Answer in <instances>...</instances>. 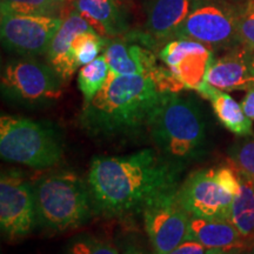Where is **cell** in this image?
<instances>
[{
	"mask_svg": "<svg viewBox=\"0 0 254 254\" xmlns=\"http://www.w3.org/2000/svg\"><path fill=\"white\" fill-rule=\"evenodd\" d=\"M183 165L153 150L122 157H97L88 173L93 208L106 217L142 213L164 196L176 194Z\"/></svg>",
	"mask_w": 254,
	"mask_h": 254,
	"instance_id": "6da1fadb",
	"label": "cell"
},
{
	"mask_svg": "<svg viewBox=\"0 0 254 254\" xmlns=\"http://www.w3.org/2000/svg\"><path fill=\"white\" fill-rule=\"evenodd\" d=\"M159 88L148 75H119L110 72L104 87L80 114L82 128L92 136L116 138L135 134L147 127Z\"/></svg>",
	"mask_w": 254,
	"mask_h": 254,
	"instance_id": "7a4b0ae2",
	"label": "cell"
},
{
	"mask_svg": "<svg viewBox=\"0 0 254 254\" xmlns=\"http://www.w3.org/2000/svg\"><path fill=\"white\" fill-rule=\"evenodd\" d=\"M146 129L160 154L180 165L198 157L206 140L201 111L179 92L159 93Z\"/></svg>",
	"mask_w": 254,
	"mask_h": 254,
	"instance_id": "3957f363",
	"label": "cell"
},
{
	"mask_svg": "<svg viewBox=\"0 0 254 254\" xmlns=\"http://www.w3.org/2000/svg\"><path fill=\"white\" fill-rule=\"evenodd\" d=\"M36 224L50 232L77 228L91 218L93 201L88 183L77 174L57 173L33 186Z\"/></svg>",
	"mask_w": 254,
	"mask_h": 254,
	"instance_id": "277c9868",
	"label": "cell"
},
{
	"mask_svg": "<svg viewBox=\"0 0 254 254\" xmlns=\"http://www.w3.org/2000/svg\"><path fill=\"white\" fill-rule=\"evenodd\" d=\"M63 154L62 134L53 124L12 116L0 119V155L4 160L47 168L58 164Z\"/></svg>",
	"mask_w": 254,
	"mask_h": 254,
	"instance_id": "5b68a950",
	"label": "cell"
},
{
	"mask_svg": "<svg viewBox=\"0 0 254 254\" xmlns=\"http://www.w3.org/2000/svg\"><path fill=\"white\" fill-rule=\"evenodd\" d=\"M240 182L233 166L205 168L190 174L177 190V200L193 217L231 219Z\"/></svg>",
	"mask_w": 254,
	"mask_h": 254,
	"instance_id": "8992f818",
	"label": "cell"
},
{
	"mask_svg": "<svg viewBox=\"0 0 254 254\" xmlns=\"http://www.w3.org/2000/svg\"><path fill=\"white\" fill-rule=\"evenodd\" d=\"M63 81L50 65L33 57H21L9 60L2 69L1 93L12 103L44 105L62 97Z\"/></svg>",
	"mask_w": 254,
	"mask_h": 254,
	"instance_id": "52a82bcc",
	"label": "cell"
},
{
	"mask_svg": "<svg viewBox=\"0 0 254 254\" xmlns=\"http://www.w3.org/2000/svg\"><path fill=\"white\" fill-rule=\"evenodd\" d=\"M174 39L194 40L213 49L240 45L237 12L215 0H195L192 11L174 33Z\"/></svg>",
	"mask_w": 254,
	"mask_h": 254,
	"instance_id": "ba28073f",
	"label": "cell"
},
{
	"mask_svg": "<svg viewBox=\"0 0 254 254\" xmlns=\"http://www.w3.org/2000/svg\"><path fill=\"white\" fill-rule=\"evenodd\" d=\"M159 59L170 73L174 90H194L206 82V77L214 62L211 47L194 40L174 39L159 51Z\"/></svg>",
	"mask_w": 254,
	"mask_h": 254,
	"instance_id": "9c48e42d",
	"label": "cell"
},
{
	"mask_svg": "<svg viewBox=\"0 0 254 254\" xmlns=\"http://www.w3.org/2000/svg\"><path fill=\"white\" fill-rule=\"evenodd\" d=\"M62 23V18L47 15L1 13V43L9 52L21 57L46 55Z\"/></svg>",
	"mask_w": 254,
	"mask_h": 254,
	"instance_id": "30bf717a",
	"label": "cell"
},
{
	"mask_svg": "<svg viewBox=\"0 0 254 254\" xmlns=\"http://www.w3.org/2000/svg\"><path fill=\"white\" fill-rule=\"evenodd\" d=\"M36 224V199L31 185L17 171L1 173L0 226L11 239L23 238Z\"/></svg>",
	"mask_w": 254,
	"mask_h": 254,
	"instance_id": "8fae6325",
	"label": "cell"
},
{
	"mask_svg": "<svg viewBox=\"0 0 254 254\" xmlns=\"http://www.w3.org/2000/svg\"><path fill=\"white\" fill-rule=\"evenodd\" d=\"M176 194L164 196L142 212L154 254H168L187 238L190 214Z\"/></svg>",
	"mask_w": 254,
	"mask_h": 254,
	"instance_id": "7c38bea8",
	"label": "cell"
},
{
	"mask_svg": "<svg viewBox=\"0 0 254 254\" xmlns=\"http://www.w3.org/2000/svg\"><path fill=\"white\" fill-rule=\"evenodd\" d=\"M195 0H147L144 5L145 23L135 36L153 51L173 40L178 27L192 11Z\"/></svg>",
	"mask_w": 254,
	"mask_h": 254,
	"instance_id": "4fadbf2b",
	"label": "cell"
},
{
	"mask_svg": "<svg viewBox=\"0 0 254 254\" xmlns=\"http://www.w3.org/2000/svg\"><path fill=\"white\" fill-rule=\"evenodd\" d=\"M104 57L114 74L148 75L154 80L161 68L154 51L144 45L134 32L109 39Z\"/></svg>",
	"mask_w": 254,
	"mask_h": 254,
	"instance_id": "5bb4252c",
	"label": "cell"
},
{
	"mask_svg": "<svg viewBox=\"0 0 254 254\" xmlns=\"http://www.w3.org/2000/svg\"><path fill=\"white\" fill-rule=\"evenodd\" d=\"M206 82L222 91L254 88V49L240 44L214 58Z\"/></svg>",
	"mask_w": 254,
	"mask_h": 254,
	"instance_id": "9a60e30c",
	"label": "cell"
},
{
	"mask_svg": "<svg viewBox=\"0 0 254 254\" xmlns=\"http://www.w3.org/2000/svg\"><path fill=\"white\" fill-rule=\"evenodd\" d=\"M88 21L77 12L72 11L63 19L62 26L57 31L46 52L47 64L58 73L63 80L73 77L79 65L73 55V41L82 32L92 30Z\"/></svg>",
	"mask_w": 254,
	"mask_h": 254,
	"instance_id": "2e32d148",
	"label": "cell"
},
{
	"mask_svg": "<svg viewBox=\"0 0 254 254\" xmlns=\"http://www.w3.org/2000/svg\"><path fill=\"white\" fill-rule=\"evenodd\" d=\"M75 11L105 38H116L129 30V13L125 0H75Z\"/></svg>",
	"mask_w": 254,
	"mask_h": 254,
	"instance_id": "e0dca14e",
	"label": "cell"
},
{
	"mask_svg": "<svg viewBox=\"0 0 254 254\" xmlns=\"http://www.w3.org/2000/svg\"><path fill=\"white\" fill-rule=\"evenodd\" d=\"M186 239L198 243L213 250L245 251L247 239L238 231L231 219L200 218L190 215Z\"/></svg>",
	"mask_w": 254,
	"mask_h": 254,
	"instance_id": "ac0fdd59",
	"label": "cell"
},
{
	"mask_svg": "<svg viewBox=\"0 0 254 254\" xmlns=\"http://www.w3.org/2000/svg\"><path fill=\"white\" fill-rule=\"evenodd\" d=\"M196 92L209 100L218 120L228 131L239 136L253 135L252 119L246 116L243 106L230 94L207 82L202 84Z\"/></svg>",
	"mask_w": 254,
	"mask_h": 254,
	"instance_id": "d6986e66",
	"label": "cell"
},
{
	"mask_svg": "<svg viewBox=\"0 0 254 254\" xmlns=\"http://www.w3.org/2000/svg\"><path fill=\"white\" fill-rule=\"evenodd\" d=\"M240 190L233 201L231 220L247 240L254 238V183L238 174Z\"/></svg>",
	"mask_w": 254,
	"mask_h": 254,
	"instance_id": "ffe728a7",
	"label": "cell"
},
{
	"mask_svg": "<svg viewBox=\"0 0 254 254\" xmlns=\"http://www.w3.org/2000/svg\"><path fill=\"white\" fill-rule=\"evenodd\" d=\"M110 72V66L104 55L81 66L78 72V87L84 95L85 104L90 103L104 87Z\"/></svg>",
	"mask_w": 254,
	"mask_h": 254,
	"instance_id": "44dd1931",
	"label": "cell"
},
{
	"mask_svg": "<svg viewBox=\"0 0 254 254\" xmlns=\"http://www.w3.org/2000/svg\"><path fill=\"white\" fill-rule=\"evenodd\" d=\"M65 0H0V13L63 17Z\"/></svg>",
	"mask_w": 254,
	"mask_h": 254,
	"instance_id": "7402d4cb",
	"label": "cell"
},
{
	"mask_svg": "<svg viewBox=\"0 0 254 254\" xmlns=\"http://www.w3.org/2000/svg\"><path fill=\"white\" fill-rule=\"evenodd\" d=\"M109 38L100 36L98 32L92 30L85 31L73 41V55L77 60L79 67L93 62L106 49Z\"/></svg>",
	"mask_w": 254,
	"mask_h": 254,
	"instance_id": "603a6c76",
	"label": "cell"
},
{
	"mask_svg": "<svg viewBox=\"0 0 254 254\" xmlns=\"http://www.w3.org/2000/svg\"><path fill=\"white\" fill-rule=\"evenodd\" d=\"M230 160L238 174L254 183V134L232 146Z\"/></svg>",
	"mask_w": 254,
	"mask_h": 254,
	"instance_id": "cb8c5ba5",
	"label": "cell"
},
{
	"mask_svg": "<svg viewBox=\"0 0 254 254\" xmlns=\"http://www.w3.org/2000/svg\"><path fill=\"white\" fill-rule=\"evenodd\" d=\"M65 254H119L109 241L91 234H80L72 238L65 249Z\"/></svg>",
	"mask_w": 254,
	"mask_h": 254,
	"instance_id": "d4e9b609",
	"label": "cell"
},
{
	"mask_svg": "<svg viewBox=\"0 0 254 254\" xmlns=\"http://www.w3.org/2000/svg\"><path fill=\"white\" fill-rule=\"evenodd\" d=\"M237 23L241 43L254 49V0H250L245 7L237 12Z\"/></svg>",
	"mask_w": 254,
	"mask_h": 254,
	"instance_id": "484cf974",
	"label": "cell"
},
{
	"mask_svg": "<svg viewBox=\"0 0 254 254\" xmlns=\"http://www.w3.org/2000/svg\"><path fill=\"white\" fill-rule=\"evenodd\" d=\"M224 250L208 249L196 240L186 239L168 254H221Z\"/></svg>",
	"mask_w": 254,
	"mask_h": 254,
	"instance_id": "4316f807",
	"label": "cell"
},
{
	"mask_svg": "<svg viewBox=\"0 0 254 254\" xmlns=\"http://www.w3.org/2000/svg\"><path fill=\"white\" fill-rule=\"evenodd\" d=\"M241 106H243V110L246 116L250 119L254 120V88L247 91L243 99V103H241Z\"/></svg>",
	"mask_w": 254,
	"mask_h": 254,
	"instance_id": "83f0119b",
	"label": "cell"
},
{
	"mask_svg": "<svg viewBox=\"0 0 254 254\" xmlns=\"http://www.w3.org/2000/svg\"><path fill=\"white\" fill-rule=\"evenodd\" d=\"M125 254H145L144 252H141L140 250H136V249H129L127 250Z\"/></svg>",
	"mask_w": 254,
	"mask_h": 254,
	"instance_id": "f1b7e54d",
	"label": "cell"
},
{
	"mask_svg": "<svg viewBox=\"0 0 254 254\" xmlns=\"http://www.w3.org/2000/svg\"><path fill=\"white\" fill-rule=\"evenodd\" d=\"M244 251L241 250H232V251H225L221 254H243Z\"/></svg>",
	"mask_w": 254,
	"mask_h": 254,
	"instance_id": "f546056e",
	"label": "cell"
},
{
	"mask_svg": "<svg viewBox=\"0 0 254 254\" xmlns=\"http://www.w3.org/2000/svg\"><path fill=\"white\" fill-rule=\"evenodd\" d=\"M243 254H254V246L253 247H251L250 250H247L245 253H243Z\"/></svg>",
	"mask_w": 254,
	"mask_h": 254,
	"instance_id": "4dcf8cb0",
	"label": "cell"
},
{
	"mask_svg": "<svg viewBox=\"0 0 254 254\" xmlns=\"http://www.w3.org/2000/svg\"><path fill=\"white\" fill-rule=\"evenodd\" d=\"M65 1H73V2H74L75 0H65Z\"/></svg>",
	"mask_w": 254,
	"mask_h": 254,
	"instance_id": "1f68e13d",
	"label": "cell"
}]
</instances>
